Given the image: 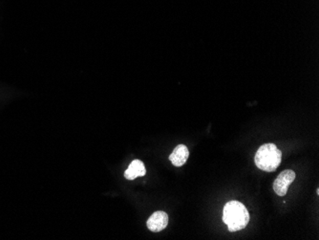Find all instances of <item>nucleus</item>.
I'll use <instances>...</instances> for the list:
<instances>
[{
  "label": "nucleus",
  "mask_w": 319,
  "mask_h": 240,
  "mask_svg": "<svg viewBox=\"0 0 319 240\" xmlns=\"http://www.w3.org/2000/svg\"><path fill=\"white\" fill-rule=\"evenodd\" d=\"M223 221L230 232H237L247 227L249 214L244 204L238 201H230L223 210Z\"/></svg>",
  "instance_id": "f257e3e1"
},
{
  "label": "nucleus",
  "mask_w": 319,
  "mask_h": 240,
  "mask_svg": "<svg viewBox=\"0 0 319 240\" xmlns=\"http://www.w3.org/2000/svg\"><path fill=\"white\" fill-rule=\"evenodd\" d=\"M282 152L275 144H265L260 146L255 154V165L259 169L272 172L280 166Z\"/></svg>",
  "instance_id": "f03ea898"
},
{
  "label": "nucleus",
  "mask_w": 319,
  "mask_h": 240,
  "mask_svg": "<svg viewBox=\"0 0 319 240\" xmlns=\"http://www.w3.org/2000/svg\"><path fill=\"white\" fill-rule=\"evenodd\" d=\"M294 179L295 172L293 170L287 169L282 171L274 183V190L276 191V194L279 197H285L290 184L294 181Z\"/></svg>",
  "instance_id": "7ed1b4c3"
},
{
  "label": "nucleus",
  "mask_w": 319,
  "mask_h": 240,
  "mask_svg": "<svg viewBox=\"0 0 319 240\" xmlns=\"http://www.w3.org/2000/svg\"><path fill=\"white\" fill-rule=\"evenodd\" d=\"M168 225V215L165 211H156L147 220V228L151 231L158 233L165 230Z\"/></svg>",
  "instance_id": "20e7f679"
},
{
  "label": "nucleus",
  "mask_w": 319,
  "mask_h": 240,
  "mask_svg": "<svg viewBox=\"0 0 319 240\" xmlns=\"http://www.w3.org/2000/svg\"><path fill=\"white\" fill-rule=\"evenodd\" d=\"M189 157V148L185 145H179L175 147L173 152L170 154L169 160L175 167H181L187 163Z\"/></svg>",
  "instance_id": "39448f33"
},
{
  "label": "nucleus",
  "mask_w": 319,
  "mask_h": 240,
  "mask_svg": "<svg viewBox=\"0 0 319 240\" xmlns=\"http://www.w3.org/2000/svg\"><path fill=\"white\" fill-rule=\"evenodd\" d=\"M145 173H146V170H145L144 163L141 160H134L129 165L128 168L125 170L124 177L127 180H134L137 177L145 176Z\"/></svg>",
  "instance_id": "423d86ee"
}]
</instances>
